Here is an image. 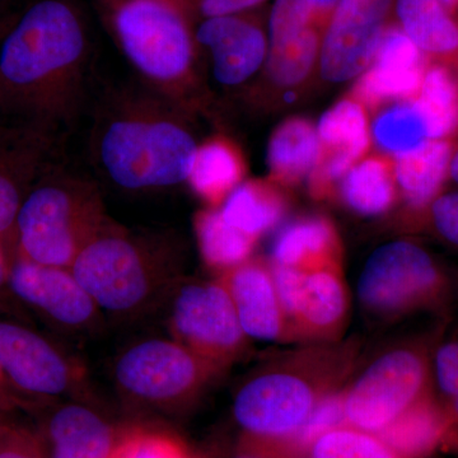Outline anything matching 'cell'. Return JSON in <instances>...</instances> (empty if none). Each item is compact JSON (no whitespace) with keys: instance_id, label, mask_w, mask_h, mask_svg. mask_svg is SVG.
I'll use <instances>...</instances> for the list:
<instances>
[{"instance_id":"6da1fadb","label":"cell","mask_w":458,"mask_h":458,"mask_svg":"<svg viewBox=\"0 0 458 458\" xmlns=\"http://www.w3.org/2000/svg\"><path fill=\"white\" fill-rule=\"evenodd\" d=\"M89 41L64 0H40L0 36V120L56 137L86 98Z\"/></svg>"},{"instance_id":"7a4b0ae2","label":"cell","mask_w":458,"mask_h":458,"mask_svg":"<svg viewBox=\"0 0 458 458\" xmlns=\"http://www.w3.org/2000/svg\"><path fill=\"white\" fill-rule=\"evenodd\" d=\"M198 141L188 110L147 89L111 90L90 131L98 174L128 192H158L188 181Z\"/></svg>"},{"instance_id":"3957f363","label":"cell","mask_w":458,"mask_h":458,"mask_svg":"<svg viewBox=\"0 0 458 458\" xmlns=\"http://www.w3.org/2000/svg\"><path fill=\"white\" fill-rule=\"evenodd\" d=\"M174 234L131 231L108 219L71 270L102 313L132 321L165 306L181 276Z\"/></svg>"},{"instance_id":"277c9868","label":"cell","mask_w":458,"mask_h":458,"mask_svg":"<svg viewBox=\"0 0 458 458\" xmlns=\"http://www.w3.org/2000/svg\"><path fill=\"white\" fill-rule=\"evenodd\" d=\"M106 8L120 50L144 86L191 110L198 42L185 0H106Z\"/></svg>"},{"instance_id":"5b68a950","label":"cell","mask_w":458,"mask_h":458,"mask_svg":"<svg viewBox=\"0 0 458 458\" xmlns=\"http://www.w3.org/2000/svg\"><path fill=\"white\" fill-rule=\"evenodd\" d=\"M108 219L98 183L51 167L21 205L14 254L35 264L71 269Z\"/></svg>"},{"instance_id":"8992f818","label":"cell","mask_w":458,"mask_h":458,"mask_svg":"<svg viewBox=\"0 0 458 458\" xmlns=\"http://www.w3.org/2000/svg\"><path fill=\"white\" fill-rule=\"evenodd\" d=\"M218 370L172 337H147L116 355L113 379L131 405L174 414L189 408Z\"/></svg>"},{"instance_id":"52a82bcc","label":"cell","mask_w":458,"mask_h":458,"mask_svg":"<svg viewBox=\"0 0 458 458\" xmlns=\"http://www.w3.org/2000/svg\"><path fill=\"white\" fill-rule=\"evenodd\" d=\"M0 369L33 409L62 400L92 401L80 360L17 319L0 318Z\"/></svg>"},{"instance_id":"ba28073f","label":"cell","mask_w":458,"mask_h":458,"mask_svg":"<svg viewBox=\"0 0 458 458\" xmlns=\"http://www.w3.org/2000/svg\"><path fill=\"white\" fill-rule=\"evenodd\" d=\"M170 337L222 369L245 349L246 334L221 282L181 279L165 303Z\"/></svg>"},{"instance_id":"9c48e42d","label":"cell","mask_w":458,"mask_h":458,"mask_svg":"<svg viewBox=\"0 0 458 458\" xmlns=\"http://www.w3.org/2000/svg\"><path fill=\"white\" fill-rule=\"evenodd\" d=\"M426 358L397 349L378 358L344 396L348 426L381 434L406 410L427 396Z\"/></svg>"},{"instance_id":"30bf717a","label":"cell","mask_w":458,"mask_h":458,"mask_svg":"<svg viewBox=\"0 0 458 458\" xmlns=\"http://www.w3.org/2000/svg\"><path fill=\"white\" fill-rule=\"evenodd\" d=\"M321 399L304 377L267 370L241 386L234 397L233 415L245 438L283 445L300 432Z\"/></svg>"},{"instance_id":"8fae6325","label":"cell","mask_w":458,"mask_h":458,"mask_svg":"<svg viewBox=\"0 0 458 458\" xmlns=\"http://www.w3.org/2000/svg\"><path fill=\"white\" fill-rule=\"evenodd\" d=\"M445 276L423 247L399 241L379 247L367 261L358 283L364 306L396 313L428 306L441 298Z\"/></svg>"},{"instance_id":"7c38bea8","label":"cell","mask_w":458,"mask_h":458,"mask_svg":"<svg viewBox=\"0 0 458 458\" xmlns=\"http://www.w3.org/2000/svg\"><path fill=\"white\" fill-rule=\"evenodd\" d=\"M11 286L30 315L57 333L92 336L104 327V313L71 269L35 264L14 254Z\"/></svg>"},{"instance_id":"4fadbf2b","label":"cell","mask_w":458,"mask_h":458,"mask_svg":"<svg viewBox=\"0 0 458 458\" xmlns=\"http://www.w3.org/2000/svg\"><path fill=\"white\" fill-rule=\"evenodd\" d=\"M391 0H339L321 47L325 80L343 82L375 59Z\"/></svg>"},{"instance_id":"5bb4252c","label":"cell","mask_w":458,"mask_h":458,"mask_svg":"<svg viewBox=\"0 0 458 458\" xmlns=\"http://www.w3.org/2000/svg\"><path fill=\"white\" fill-rule=\"evenodd\" d=\"M57 138L0 123V240L13 245L14 225L29 190L53 167Z\"/></svg>"},{"instance_id":"9a60e30c","label":"cell","mask_w":458,"mask_h":458,"mask_svg":"<svg viewBox=\"0 0 458 458\" xmlns=\"http://www.w3.org/2000/svg\"><path fill=\"white\" fill-rule=\"evenodd\" d=\"M274 282L286 318L311 333H327L343 321L346 293L342 280L327 265L291 267L276 265Z\"/></svg>"},{"instance_id":"2e32d148","label":"cell","mask_w":458,"mask_h":458,"mask_svg":"<svg viewBox=\"0 0 458 458\" xmlns=\"http://www.w3.org/2000/svg\"><path fill=\"white\" fill-rule=\"evenodd\" d=\"M89 400H62L44 406L42 443L47 458H111L123 429H117Z\"/></svg>"},{"instance_id":"e0dca14e","label":"cell","mask_w":458,"mask_h":458,"mask_svg":"<svg viewBox=\"0 0 458 458\" xmlns=\"http://www.w3.org/2000/svg\"><path fill=\"white\" fill-rule=\"evenodd\" d=\"M195 38L209 50L216 82L227 87L249 81L264 64L269 47L260 27L237 14L205 18Z\"/></svg>"},{"instance_id":"ac0fdd59","label":"cell","mask_w":458,"mask_h":458,"mask_svg":"<svg viewBox=\"0 0 458 458\" xmlns=\"http://www.w3.org/2000/svg\"><path fill=\"white\" fill-rule=\"evenodd\" d=\"M219 280L227 288L246 336L276 340L283 335L284 312L273 271L260 262L247 260L223 273Z\"/></svg>"},{"instance_id":"d6986e66","label":"cell","mask_w":458,"mask_h":458,"mask_svg":"<svg viewBox=\"0 0 458 458\" xmlns=\"http://www.w3.org/2000/svg\"><path fill=\"white\" fill-rule=\"evenodd\" d=\"M319 167L318 183L335 180L352 170L369 147L366 114L357 102L342 101L327 111L318 123Z\"/></svg>"},{"instance_id":"ffe728a7","label":"cell","mask_w":458,"mask_h":458,"mask_svg":"<svg viewBox=\"0 0 458 458\" xmlns=\"http://www.w3.org/2000/svg\"><path fill=\"white\" fill-rule=\"evenodd\" d=\"M243 171L236 147L225 138H214L198 146L186 182L205 203L216 207L240 185Z\"/></svg>"},{"instance_id":"44dd1931","label":"cell","mask_w":458,"mask_h":458,"mask_svg":"<svg viewBox=\"0 0 458 458\" xmlns=\"http://www.w3.org/2000/svg\"><path fill=\"white\" fill-rule=\"evenodd\" d=\"M401 30L429 55L450 57L458 54V25L438 0H397Z\"/></svg>"},{"instance_id":"7402d4cb","label":"cell","mask_w":458,"mask_h":458,"mask_svg":"<svg viewBox=\"0 0 458 458\" xmlns=\"http://www.w3.org/2000/svg\"><path fill=\"white\" fill-rule=\"evenodd\" d=\"M378 436L403 457L424 458L445 441V409L423 397Z\"/></svg>"},{"instance_id":"603a6c76","label":"cell","mask_w":458,"mask_h":458,"mask_svg":"<svg viewBox=\"0 0 458 458\" xmlns=\"http://www.w3.org/2000/svg\"><path fill=\"white\" fill-rule=\"evenodd\" d=\"M452 147L445 140H429L397 157L396 179L410 204L426 207L438 195L450 170Z\"/></svg>"},{"instance_id":"cb8c5ba5","label":"cell","mask_w":458,"mask_h":458,"mask_svg":"<svg viewBox=\"0 0 458 458\" xmlns=\"http://www.w3.org/2000/svg\"><path fill=\"white\" fill-rule=\"evenodd\" d=\"M319 140L315 128L306 120H291L271 137L267 165L276 179L293 182L318 167Z\"/></svg>"},{"instance_id":"d4e9b609","label":"cell","mask_w":458,"mask_h":458,"mask_svg":"<svg viewBox=\"0 0 458 458\" xmlns=\"http://www.w3.org/2000/svg\"><path fill=\"white\" fill-rule=\"evenodd\" d=\"M194 229L205 264L223 273L249 260L254 249L255 238L232 227L214 208L197 214Z\"/></svg>"},{"instance_id":"484cf974","label":"cell","mask_w":458,"mask_h":458,"mask_svg":"<svg viewBox=\"0 0 458 458\" xmlns=\"http://www.w3.org/2000/svg\"><path fill=\"white\" fill-rule=\"evenodd\" d=\"M282 203L276 192L264 183H240L223 201L221 213L232 227L247 236L258 238L278 223Z\"/></svg>"},{"instance_id":"4316f807","label":"cell","mask_w":458,"mask_h":458,"mask_svg":"<svg viewBox=\"0 0 458 458\" xmlns=\"http://www.w3.org/2000/svg\"><path fill=\"white\" fill-rule=\"evenodd\" d=\"M334 245V232L324 219L293 223L276 238L274 260L279 267H324Z\"/></svg>"},{"instance_id":"83f0119b","label":"cell","mask_w":458,"mask_h":458,"mask_svg":"<svg viewBox=\"0 0 458 458\" xmlns=\"http://www.w3.org/2000/svg\"><path fill=\"white\" fill-rule=\"evenodd\" d=\"M418 106L429 125L432 140H445L458 128V82L448 66H430L419 89Z\"/></svg>"},{"instance_id":"f1b7e54d","label":"cell","mask_w":458,"mask_h":458,"mask_svg":"<svg viewBox=\"0 0 458 458\" xmlns=\"http://www.w3.org/2000/svg\"><path fill=\"white\" fill-rule=\"evenodd\" d=\"M343 194L355 212L376 216L394 201L393 176L381 159L370 158L352 167L344 181Z\"/></svg>"},{"instance_id":"f546056e","label":"cell","mask_w":458,"mask_h":458,"mask_svg":"<svg viewBox=\"0 0 458 458\" xmlns=\"http://www.w3.org/2000/svg\"><path fill=\"white\" fill-rule=\"evenodd\" d=\"M376 141L397 156L418 149L430 138L429 125L417 102H406L388 108L373 123Z\"/></svg>"},{"instance_id":"4dcf8cb0","label":"cell","mask_w":458,"mask_h":458,"mask_svg":"<svg viewBox=\"0 0 458 458\" xmlns=\"http://www.w3.org/2000/svg\"><path fill=\"white\" fill-rule=\"evenodd\" d=\"M318 51V33L311 26L303 31L269 41L267 73L279 86H293L309 74Z\"/></svg>"},{"instance_id":"1f68e13d","label":"cell","mask_w":458,"mask_h":458,"mask_svg":"<svg viewBox=\"0 0 458 458\" xmlns=\"http://www.w3.org/2000/svg\"><path fill=\"white\" fill-rule=\"evenodd\" d=\"M306 458H405L378 436L351 426L322 434L303 448Z\"/></svg>"},{"instance_id":"d6a6232c","label":"cell","mask_w":458,"mask_h":458,"mask_svg":"<svg viewBox=\"0 0 458 458\" xmlns=\"http://www.w3.org/2000/svg\"><path fill=\"white\" fill-rule=\"evenodd\" d=\"M424 73V68H403L375 63L372 69L361 77L357 93L369 104L410 98L420 89Z\"/></svg>"},{"instance_id":"836d02e7","label":"cell","mask_w":458,"mask_h":458,"mask_svg":"<svg viewBox=\"0 0 458 458\" xmlns=\"http://www.w3.org/2000/svg\"><path fill=\"white\" fill-rule=\"evenodd\" d=\"M113 458H194L179 437L161 429L131 427L123 429Z\"/></svg>"},{"instance_id":"e575fe53","label":"cell","mask_w":458,"mask_h":458,"mask_svg":"<svg viewBox=\"0 0 458 458\" xmlns=\"http://www.w3.org/2000/svg\"><path fill=\"white\" fill-rule=\"evenodd\" d=\"M345 421L344 411V396L342 394H331L322 397L318 401L312 414L307 419L306 423L301 428L300 432L292 438V447L303 450L310 443L315 441L322 434L340 426Z\"/></svg>"},{"instance_id":"d590c367","label":"cell","mask_w":458,"mask_h":458,"mask_svg":"<svg viewBox=\"0 0 458 458\" xmlns=\"http://www.w3.org/2000/svg\"><path fill=\"white\" fill-rule=\"evenodd\" d=\"M313 11L312 0H276L270 14L269 40L310 27Z\"/></svg>"},{"instance_id":"8d00e7d4","label":"cell","mask_w":458,"mask_h":458,"mask_svg":"<svg viewBox=\"0 0 458 458\" xmlns=\"http://www.w3.org/2000/svg\"><path fill=\"white\" fill-rule=\"evenodd\" d=\"M14 247L0 240V316L31 325L33 318L12 291L11 267Z\"/></svg>"},{"instance_id":"74e56055","label":"cell","mask_w":458,"mask_h":458,"mask_svg":"<svg viewBox=\"0 0 458 458\" xmlns=\"http://www.w3.org/2000/svg\"><path fill=\"white\" fill-rule=\"evenodd\" d=\"M0 458H47L41 438L0 421Z\"/></svg>"},{"instance_id":"f35d334b","label":"cell","mask_w":458,"mask_h":458,"mask_svg":"<svg viewBox=\"0 0 458 458\" xmlns=\"http://www.w3.org/2000/svg\"><path fill=\"white\" fill-rule=\"evenodd\" d=\"M428 205L434 231L445 242L458 247V192L437 195Z\"/></svg>"},{"instance_id":"ab89813d","label":"cell","mask_w":458,"mask_h":458,"mask_svg":"<svg viewBox=\"0 0 458 458\" xmlns=\"http://www.w3.org/2000/svg\"><path fill=\"white\" fill-rule=\"evenodd\" d=\"M439 388L448 399L458 396V339L443 344L434 360Z\"/></svg>"},{"instance_id":"60d3db41","label":"cell","mask_w":458,"mask_h":458,"mask_svg":"<svg viewBox=\"0 0 458 458\" xmlns=\"http://www.w3.org/2000/svg\"><path fill=\"white\" fill-rule=\"evenodd\" d=\"M264 0H185L190 9L205 18L232 16L260 4Z\"/></svg>"},{"instance_id":"b9f144b4","label":"cell","mask_w":458,"mask_h":458,"mask_svg":"<svg viewBox=\"0 0 458 458\" xmlns=\"http://www.w3.org/2000/svg\"><path fill=\"white\" fill-rule=\"evenodd\" d=\"M14 409H33L31 405L9 384L7 377L0 369V411H11Z\"/></svg>"},{"instance_id":"7bdbcfd3","label":"cell","mask_w":458,"mask_h":458,"mask_svg":"<svg viewBox=\"0 0 458 458\" xmlns=\"http://www.w3.org/2000/svg\"><path fill=\"white\" fill-rule=\"evenodd\" d=\"M234 458H276L267 445L243 438L241 450Z\"/></svg>"},{"instance_id":"ee69618b","label":"cell","mask_w":458,"mask_h":458,"mask_svg":"<svg viewBox=\"0 0 458 458\" xmlns=\"http://www.w3.org/2000/svg\"><path fill=\"white\" fill-rule=\"evenodd\" d=\"M451 179L458 185V148L456 150H452V157L450 162V170H448Z\"/></svg>"},{"instance_id":"f6af8a7d","label":"cell","mask_w":458,"mask_h":458,"mask_svg":"<svg viewBox=\"0 0 458 458\" xmlns=\"http://www.w3.org/2000/svg\"><path fill=\"white\" fill-rule=\"evenodd\" d=\"M335 2L336 0H312L315 8H328Z\"/></svg>"},{"instance_id":"bcb514c9","label":"cell","mask_w":458,"mask_h":458,"mask_svg":"<svg viewBox=\"0 0 458 458\" xmlns=\"http://www.w3.org/2000/svg\"><path fill=\"white\" fill-rule=\"evenodd\" d=\"M438 2L450 12L458 7V0H438Z\"/></svg>"},{"instance_id":"7dc6e473","label":"cell","mask_w":458,"mask_h":458,"mask_svg":"<svg viewBox=\"0 0 458 458\" xmlns=\"http://www.w3.org/2000/svg\"><path fill=\"white\" fill-rule=\"evenodd\" d=\"M295 98L294 93H285L284 99L286 102H292Z\"/></svg>"},{"instance_id":"c3c4849f","label":"cell","mask_w":458,"mask_h":458,"mask_svg":"<svg viewBox=\"0 0 458 458\" xmlns=\"http://www.w3.org/2000/svg\"><path fill=\"white\" fill-rule=\"evenodd\" d=\"M3 31H4V30H2V31H0V36H2ZM0 123H2V120H0Z\"/></svg>"},{"instance_id":"681fc988","label":"cell","mask_w":458,"mask_h":458,"mask_svg":"<svg viewBox=\"0 0 458 458\" xmlns=\"http://www.w3.org/2000/svg\"><path fill=\"white\" fill-rule=\"evenodd\" d=\"M113 456H114V454H113ZM111 458H113V457H111Z\"/></svg>"}]
</instances>
